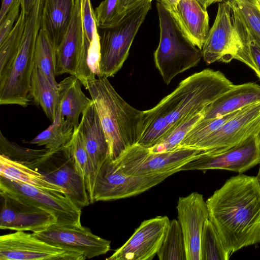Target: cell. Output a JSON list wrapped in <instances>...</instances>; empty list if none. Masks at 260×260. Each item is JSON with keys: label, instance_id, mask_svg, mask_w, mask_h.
Masks as SVG:
<instances>
[{"label": "cell", "instance_id": "1", "mask_svg": "<svg viewBox=\"0 0 260 260\" xmlns=\"http://www.w3.org/2000/svg\"><path fill=\"white\" fill-rule=\"evenodd\" d=\"M206 202L208 219L230 257L260 242V187L255 177H232Z\"/></svg>", "mask_w": 260, "mask_h": 260}, {"label": "cell", "instance_id": "2", "mask_svg": "<svg viewBox=\"0 0 260 260\" xmlns=\"http://www.w3.org/2000/svg\"><path fill=\"white\" fill-rule=\"evenodd\" d=\"M87 89L105 134L109 156L114 160L137 144L143 111L124 100L107 78L99 77L88 82Z\"/></svg>", "mask_w": 260, "mask_h": 260}, {"label": "cell", "instance_id": "3", "mask_svg": "<svg viewBox=\"0 0 260 260\" xmlns=\"http://www.w3.org/2000/svg\"><path fill=\"white\" fill-rule=\"evenodd\" d=\"M234 85L220 71L205 69L180 82L153 108L166 118L169 132L186 117L203 112Z\"/></svg>", "mask_w": 260, "mask_h": 260}, {"label": "cell", "instance_id": "4", "mask_svg": "<svg viewBox=\"0 0 260 260\" xmlns=\"http://www.w3.org/2000/svg\"><path fill=\"white\" fill-rule=\"evenodd\" d=\"M44 0H36L26 16L18 54L5 79L0 82V104L26 107L30 102V83L35 67L34 53L41 29Z\"/></svg>", "mask_w": 260, "mask_h": 260}, {"label": "cell", "instance_id": "5", "mask_svg": "<svg viewBox=\"0 0 260 260\" xmlns=\"http://www.w3.org/2000/svg\"><path fill=\"white\" fill-rule=\"evenodd\" d=\"M156 8L160 39L154 60L164 82L169 85L177 75L197 66L203 57L202 51L185 36L160 3H157Z\"/></svg>", "mask_w": 260, "mask_h": 260}, {"label": "cell", "instance_id": "6", "mask_svg": "<svg viewBox=\"0 0 260 260\" xmlns=\"http://www.w3.org/2000/svg\"><path fill=\"white\" fill-rule=\"evenodd\" d=\"M152 0H143L116 24L99 33L98 77L113 76L127 59L133 40L151 8Z\"/></svg>", "mask_w": 260, "mask_h": 260}, {"label": "cell", "instance_id": "7", "mask_svg": "<svg viewBox=\"0 0 260 260\" xmlns=\"http://www.w3.org/2000/svg\"><path fill=\"white\" fill-rule=\"evenodd\" d=\"M205 62H230L238 60L258 76L257 68L244 47L234 22V11L229 0L218 4L216 18L202 49Z\"/></svg>", "mask_w": 260, "mask_h": 260}, {"label": "cell", "instance_id": "8", "mask_svg": "<svg viewBox=\"0 0 260 260\" xmlns=\"http://www.w3.org/2000/svg\"><path fill=\"white\" fill-rule=\"evenodd\" d=\"M204 151L178 147L168 152H151L148 148L135 144L128 148L116 159V167L127 175L151 176L180 171V168Z\"/></svg>", "mask_w": 260, "mask_h": 260}, {"label": "cell", "instance_id": "9", "mask_svg": "<svg viewBox=\"0 0 260 260\" xmlns=\"http://www.w3.org/2000/svg\"><path fill=\"white\" fill-rule=\"evenodd\" d=\"M26 166L63 188L66 195L81 209L90 204L84 178L68 146L48 151Z\"/></svg>", "mask_w": 260, "mask_h": 260}, {"label": "cell", "instance_id": "10", "mask_svg": "<svg viewBox=\"0 0 260 260\" xmlns=\"http://www.w3.org/2000/svg\"><path fill=\"white\" fill-rule=\"evenodd\" d=\"M89 44L85 37L83 21L82 1L76 0L73 17L60 44L56 48V76L69 74L79 79L86 89L95 74L88 63Z\"/></svg>", "mask_w": 260, "mask_h": 260}, {"label": "cell", "instance_id": "11", "mask_svg": "<svg viewBox=\"0 0 260 260\" xmlns=\"http://www.w3.org/2000/svg\"><path fill=\"white\" fill-rule=\"evenodd\" d=\"M0 191L54 214L56 224L81 226V208L67 196L0 176Z\"/></svg>", "mask_w": 260, "mask_h": 260}, {"label": "cell", "instance_id": "12", "mask_svg": "<svg viewBox=\"0 0 260 260\" xmlns=\"http://www.w3.org/2000/svg\"><path fill=\"white\" fill-rule=\"evenodd\" d=\"M174 174L170 172L151 176L127 175L116 167L109 155L96 177L93 202L113 201L138 195Z\"/></svg>", "mask_w": 260, "mask_h": 260}, {"label": "cell", "instance_id": "13", "mask_svg": "<svg viewBox=\"0 0 260 260\" xmlns=\"http://www.w3.org/2000/svg\"><path fill=\"white\" fill-rule=\"evenodd\" d=\"M260 162V134L252 135L226 149L203 151L181 171L222 169L242 173Z\"/></svg>", "mask_w": 260, "mask_h": 260}, {"label": "cell", "instance_id": "14", "mask_svg": "<svg viewBox=\"0 0 260 260\" xmlns=\"http://www.w3.org/2000/svg\"><path fill=\"white\" fill-rule=\"evenodd\" d=\"M77 252L63 249L24 231L0 237V260H83Z\"/></svg>", "mask_w": 260, "mask_h": 260}, {"label": "cell", "instance_id": "15", "mask_svg": "<svg viewBox=\"0 0 260 260\" xmlns=\"http://www.w3.org/2000/svg\"><path fill=\"white\" fill-rule=\"evenodd\" d=\"M255 134H260V102L240 110L194 149L204 151L226 149Z\"/></svg>", "mask_w": 260, "mask_h": 260}, {"label": "cell", "instance_id": "16", "mask_svg": "<svg viewBox=\"0 0 260 260\" xmlns=\"http://www.w3.org/2000/svg\"><path fill=\"white\" fill-rule=\"evenodd\" d=\"M170 221L167 216L143 221L128 240L106 259H152L162 245Z\"/></svg>", "mask_w": 260, "mask_h": 260}, {"label": "cell", "instance_id": "17", "mask_svg": "<svg viewBox=\"0 0 260 260\" xmlns=\"http://www.w3.org/2000/svg\"><path fill=\"white\" fill-rule=\"evenodd\" d=\"M32 235L52 245L80 253L86 259L105 254L110 250V241L93 234L89 229L82 225L54 224Z\"/></svg>", "mask_w": 260, "mask_h": 260}, {"label": "cell", "instance_id": "18", "mask_svg": "<svg viewBox=\"0 0 260 260\" xmlns=\"http://www.w3.org/2000/svg\"><path fill=\"white\" fill-rule=\"evenodd\" d=\"M0 229L38 233L57 221L52 213L0 191Z\"/></svg>", "mask_w": 260, "mask_h": 260}, {"label": "cell", "instance_id": "19", "mask_svg": "<svg viewBox=\"0 0 260 260\" xmlns=\"http://www.w3.org/2000/svg\"><path fill=\"white\" fill-rule=\"evenodd\" d=\"M184 238L186 260H201L200 245L204 223L209 218L203 196L193 192L180 197L176 207Z\"/></svg>", "mask_w": 260, "mask_h": 260}, {"label": "cell", "instance_id": "20", "mask_svg": "<svg viewBox=\"0 0 260 260\" xmlns=\"http://www.w3.org/2000/svg\"><path fill=\"white\" fill-rule=\"evenodd\" d=\"M185 36L202 50L209 31V16L198 0H180L170 13Z\"/></svg>", "mask_w": 260, "mask_h": 260}, {"label": "cell", "instance_id": "21", "mask_svg": "<svg viewBox=\"0 0 260 260\" xmlns=\"http://www.w3.org/2000/svg\"><path fill=\"white\" fill-rule=\"evenodd\" d=\"M78 128L96 174L109 155L105 134L93 102L83 112Z\"/></svg>", "mask_w": 260, "mask_h": 260}, {"label": "cell", "instance_id": "22", "mask_svg": "<svg viewBox=\"0 0 260 260\" xmlns=\"http://www.w3.org/2000/svg\"><path fill=\"white\" fill-rule=\"evenodd\" d=\"M260 102V85L253 82L234 85L203 112V119L222 117Z\"/></svg>", "mask_w": 260, "mask_h": 260}, {"label": "cell", "instance_id": "23", "mask_svg": "<svg viewBox=\"0 0 260 260\" xmlns=\"http://www.w3.org/2000/svg\"><path fill=\"white\" fill-rule=\"evenodd\" d=\"M75 5L76 0H44L41 29L45 32L56 48L69 29Z\"/></svg>", "mask_w": 260, "mask_h": 260}, {"label": "cell", "instance_id": "24", "mask_svg": "<svg viewBox=\"0 0 260 260\" xmlns=\"http://www.w3.org/2000/svg\"><path fill=\"white\" fill-rule=\"evenodd\" d=\"M82 83L76 77L71 75L58 84L59 102L58 110L60 115L76 130L79 125V117L92 101L82 90Z\"/></svg>", "mask_w": 260, "mask_h": 260}, {"label": "cell", "instance_id": "25", "mask_svg": "<svg viewBox=\"0 0 260 260\" xmlns=\"http://www.w3.org/2000/svg\"><path fill=\"white\" fill-rule=\"evenodd\" d=\"M0 176L38 188L66 194L62 187L47 181L38 172L0 154Z\"/></svg>", "mask_w": 260, "mask_h": 260}, {"label": "cell", "instance_id": "26", "mask_svg": "<svg viewBox=\"0 0 260 260\" xmlns=\"http://www.w3.org/2000/svg\"><path fill=\"white\" fill-rule=\"evenodd\" d=\"M30 95L36 104L42 108L46 116L53 121L59 102L58 85L52 84L35 66L31 79Z\"/></svg>", "mask_w": 260, "mask_h": 260}, {"label": "cell", "instance_id": "27", "mask_svg": "<svg viewBox=\"0 0 260 260\" xmlns=\"http://www.w3.org/2000/svg\"><path fill=\"white\" fill-rule=\"evenodd\" d=\"M74 132V127L63 117L57 109L52 124L28 142L44 146L49 151L66 146L71 141Z\"/></svg>", "mask_w": 260, "mask_h": 260}, {"label": "cell", "instance_id": "28", "mask_svg": "<svg viewBox=\"0 0 260 260\" xmlns=\"http://www.w3.org/2000/svg\"><path fill=\"white\" fill-rule=\"evenodd\" d=\"M26 20V15L21 10L13 29L0 44V82L7 76L18 54L24 34Z\"/></svg>", "mask_w": 260, "mask_h": 260}, {"label": "cell", "instance_id": "29", "mask_svg": "<svg viewBox=\"0 0 260 260\" xmlns=\"http://www.w3.org/2000/svg\"><path fill=\"white\" fill-rule=\"evenodd\" d=\"M66 146L69 147L84 178L90 204L94 203L93 193L97 174L78 127L74 131L72 139Z\"/></svg>", "mask_w": 260, "mask_h": 260}, {"label": "cell", "instance_id": "30", "mask_svg": "<svg viewBox=\"0 0 260 260\" xmlns=\"http://www.w3.org/2000/svg\"><path fill=\"white\" fill-rule=\"evenodd\" d=\"M169 130V126L166 118L153 108L143 111L137 144L150 148L161 140Z\"/></svg>", "mask_w": 260, "mask_h": 260}, {"label": "cell", "instance_id": "31", "mask_svg": "<svg viewBox=\"0 0 260 260\" xmlns=\"http://www.w3.org/2000/svg\"><path fill=\"white\" fill-rule=\"evenodd\" d=\"M34 64L45 75L50 83L57 86L55 70L56 47L45 32L40 29L34 56Z\"/></svg>", "mask_w": 260, "mask_h": 260}, {"label": "cell", "instance_id": "32", "mask_svg": "<svg viewBox=\"0 0 260 260\" xmlns=\"http://www.w3.org/2000/svg\"><path fill=\"white\" fill-rule=\"evenodd\" d=\"M202 119L203 112L193 114L183 119L157 143L148 148L149 150L152 153H162L178 148L186 135Z\"/></svg>", "mask_w": 260, "mask_h": 260}, {"label": "cell", "instance_id": "33", "mask_svg": "<svg viewBox=\"0 0 260 260\" xmlns=\"http://www.w3.org/2000/svg\"><path fill=\"white\" fill-rule=\"evenodd\" d=\"M156 255L160 260H186L183 235L178 220L170 223Z\"/></svg>", "mask_w": 260, "mask_h": 260}, {"label": "cell", "instance_id": "34", "mask_svg": "<svg viewBox=\"0 0 260 260\" xmlns=\"http://www.w3.org/2000/svg\"><path fill=\"white\" fill-rule=\"evenodd\" d=\"M201 260H228L230 256L214 225L206 220L201 236Z\"/></svg>", "mask_w": 260, "mask_h": 260}, {"label": "cell", "instance_id": "35", "mask_svg": "<svg viewBox=\"0 0 260 260\" xmlns=\"http://www.w3.org/2000/svg\"><path fill=\"white\" fill-rule=\"evenodd\" d=\"M239 111L218 118L211 119H202L189 132L178 147L194 149L197 144L217 130Z\"/></svg>", "mask_w": 260, "mask_h": 260}, {"label": "cell", "instance_id": "36", "mask_svg": "<svg viewBox=\"0 0 260 260\" xmlns=\"http://www.w3.org/2000/svg\"><path fill=\"white\" fill-rule=\"evenodd\" d=\"M240 19L260 41V0H229Z\"/></svg>", "mask_w": 260, "mask_h": 260}, {"label": "cell", "instance_id": "37", "mask_svg": "<svg viewBox=\"0 0 260 260\" xmlns=\"http://www.w3.org/2000/svg\"><path fill=\"white\" fill-rule=\"evenodd\" d=\"M48 152L45 148L35 149L22 147L11 141L6 138L2 131L0 132V153L15 161L27 165Z\"/></svg>", "mask_w": 260, "mask_h": 260}, {"label": "cell", "instance_id": "38", "mask_svg": "<svg viewBox=\"0 0 260 260\" xmlns=\"http://www.w3.org/2000/svg\"><path fill=\"white\" fill-rule=\"evenodd\" d=\"M234 18L236 27L247 44L251 57L257 68L258 77L260 79V41L234 11Z\"/></svg>", "mask_w": 260, "mask_h": 260}, {"label": "cell", "instance_id": "39", "mask_svg": "<svg viewBox=\"0 0 260 260\" xmlns=\"http://www.w3.org/2000/svg\"><path fill=\"white\" fill-rule=\"evenodd\" d=\"M21 4L16 5L0 21V44L10 34L19 18Z\"/></svg>", "mask_w": 260, "mask_h": 260}, {"label": "cell", "instance_id": "40", "mask_svg": "<svg viewBox=\"0 0 260 260\" xmlns=\"http://www.w3.org/2000/svg\"><path fill=\"white\" fill-rule=\"evenodd\" d=\"M143 0H118L117 15L118 22L127 13Z\"/></svg>", "mask_w": 260, "mask_h": 260}, {"label": "cell", "instance_id": "41", "mask_svg": "<svg viewBox=\"0 0 260 260\" xmlns=\"http://www.w3.org/2000/svg\"><path fill=\"white\" fill-rule=\"evenodd\" d=\"M22 0H3L0 10V21L6 15L11 11L16 5L22 3Z\"/></svg>", "mask_w": 260, "mask_h": 260}, {"label": "cell", "instance_id": "42", "mask_svg": "<svg viewBox=\"0 0 260 260\" xmlns=\"http://www.w3.org/2000/svg\"><path fill=\"white\" fill-rule=\"evenodd\" d=\"M169 13L174 11L180 0H157Z\"/></svg>", "mask_w": 260, "mask_h": 260}, {"label": "cell", "instance_id": "43", "mask_svg": "<svg viewBox=\"0 0 260 260\" xmlns=\"http://www.w3.org/2000/svg\"><path fill=\"white\" fill-rule=\"evenodd\" d=\"M35 0H22L21 10H22L27 16L31 11Z\"/></svg>", "mask_w": 260, "mask_h": 260}, {"label": "cell", "instance_id": "44", "mask_svg": "<svg viewBox=\"0 0 260 260\" xmlns=\"http://www.w3.org/2000/svg\"><path fill=\"white\" fill-rule=\"evenodd\" d=\"M203 7L206 9L210 5L214 3L213 0H198Z\"/></svg>", "mask_w": 260, "mask_h": 260}, {"label": "cell", "instance_id": "45", "mask_svg": "<svg viewBox=\"0 0 260 260\" xmlns=\"http://www.w3.org/2000/svg\"><path fill=\"white\" fill-rule=\"evenodd\" d=\"M255 177H256V179L258 182V184L259 185V186L260 187V162H259V168L257 176Z\"/></svg>", "mask_w": 260, "mask_h": 260}, {"label": "cell", "instance_id": "46", "mask_svg": "<svg viewBox=\"0 0 260 260\" xmlns=\"http://www.w3.org/2000/svg\"><path fill=\"white\" fill-rule=\"evenodd\" d=\"M223 0H213L214 3L216 2H220L222 1Z\"/></svg>", "mask_w": 260, "mask_h": 260}]
</instances>
